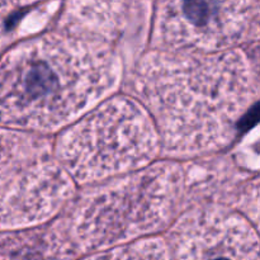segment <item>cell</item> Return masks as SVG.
Segmentation results:
<instances>
[{
  "instance_id": "cell-1",
  "label": "cell",
  "mask_w": 260,
  "mask_h": 260,
  "mask_svg": "<svg viewBox=\"0 0 260 260\" xmlns=\"http://www.w3.org/2000/svg\"><path fill=\"white\" fill-rule=\"evenodd\" d=\"M132 94L151 116L165 154L193 156L231 141L249 101V71L236 50H160L132 74Z\"/></svg>"
},
{
  "instance_id": "cell-2",
  "label": "cell",
  "mask_w": 260,
  "mask_h": 260,
  "mask_svg": "<svg viewBox=\"0 0 260 260\" xmlns=\"http://www.w3.org/2000/svg\"><path fill=\"white\" fill-rule=\"evenodd\" d=\"M119 78L111 45L66 30L35 38L0 65V123L65 128L108 98Z\"/></svg>"
},
{
  "instance_id": "cell-3",
  "label": "cell",
  "mask_w": 260,
  "mask_h": 260,
  "mask_svg": "<svg viewBox=\"0 0 260 260\" xmlns=\"http://www.w3.org/2000/svg\"><path fill=\"white\" fill-rule=\"evenodd\" d=\"M182 185L174 162L147 165L84 193L58 226L80 255L124 245L170 225Z\"/></svg>"
},
{
  "instance_id": "cell-4",
  "label": "cell",
  "mask_w": 260,
  "mask_h": 260,
  "mask_svg": "<svg viewBox=\"0 0 260 260\" xmlns=\"http://www.w3.org/2000/svg\"><path fill=\"white\" fill-rule=\"evenodd\" d=\"M161 150L147 109L129 96H112L63 129L55 146L79 184H96L151 164Z\"/></svg>"
},
{
  "instance_id": "cell-5",
  "label": "cell",
  "mask_w": 260,
  "mask_h": 260,
  "mask_svg": "<svg viewBox=\"0 0 260 260\" xmlns=\"http://www.w3.org/2000/svg\"><path fill=\"white\" fill-rule=\"evenodd\" d=\"M239 0H160L154 25L159 50L215 52L241 36Z\"/></svg>"
},
{
  "instance_id": "cell-6",
  "label": "cell",
  "mask_w": 260,
  "mask_h": 260,
  "mask_svg": "<svg viewBox=\"0 0 260 260\" xmlns=\"http://www.w3.org/2000/svg\"><path fill=\"white\" fill-rule=\"evenodd\" d=\"M170 260H260L250 223L218 206L184 213L168 233Z\"/></svg>"
},
{
  "instance_id": "cell-7",
  "label": "cell",
  "mask_w": 260,
  "mask_h": 260,
  "mask_svg": "<svg viewBox=\"0 0 260 260\" xmlns=\"http://www.w3.org/2000/svg\"><path fill=\"white\" fill-rule=\"evenodd\" d=\"M81 260H170V254L165 239L147 236L124 245L96 251Z\"/></svg>"
}]
</instances>
